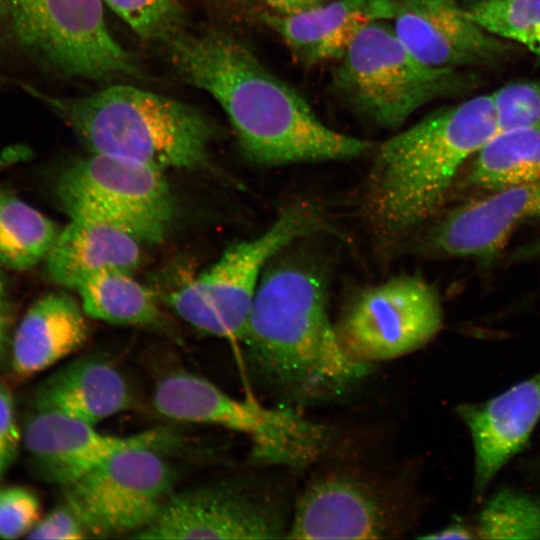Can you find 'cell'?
Wrapping results in <instances>:
<instances>
[{"label": "cell", "mask_w": 540, "mask_h": 540, "mask_svg": "<svg viewBox=\"0 0 540 540\" xmlns=\"http://www.w3.org/2000/svg\"><path fill=\"white\" fill-rule=\"evenodd\" d=\"M496 133L490 93L434 111L383 142L365 193L376 232L398 239L422 224L462 165Z\"/></svg>", "instance_id": "3"}, {"label": "cell", "mask_w": 540, "mask_h": 540, "mask_svg": "<svg viewBox=\"0 0 540 540\" xmlns=\"http://www.w3.org/2000/svg\"><path fill=\"white\" fill-rule=\"evenodd\" d=\"M141 38L166 41L180 31L177 0H102Z\"/></svg>", "instance_id": "27"}, {"label": "cell", "mask_w": 540, "mask_h": 540, "mask_svg": "<svg viewBox=\"0 0 540 540\" xmlns=\"http://www.w3.org/2000/svg\"><path fill=\"white\" fill-rule=\"evenodd\" d=\"M393 20L400 41L428 66L455 69L489 64L509 52L454 0H399Z\"/></svg>", "instance_id": "15"}, {"label": "cell", "mask_w": 540, "mask_h": 540, "mask_svg": "<svg viewBox=\"0 0 540 540\" xmlns=\"http://www.w3.org/2000/svg\"><path fill=\"white\" fill-rule=\"evenodd\" d=\"M141 243L111 226L71 220L48 253L46 271L54 283L75 289L87 278L103 271L131 272L141 260Z\"/></svg>", "instance_id": "21"}, {"label": "cell", "mask_w": 540, "mask_h": 540, "mask_svg": "<svg viewBox=\"0 0 540 540\" xmlns=\"http://www.w3.org/2000/svg\"><path fill=\"white\" fill-rule=\"evenodd\" d=\"M88 334L82 306L67 293H48L28 308L11 337V368L21 378L38 374L76 352Z\"/></svg>", "instance_id": "19"}, {"label": "cell", "mask_w": 540, "mask_h": 540, "mask_svg": "<svg viewBox=\"0 0 540 540\" xmlns=\"http://www.w3.org/2000/svg\"><path fill=\"white\" fill-rule=\"evenodd\" d=\"M318 227L316 212L308 205L287 207L264 233L231 245L210 267L171 292L168 304L195 329L239 341L261 270L279 251Z\"/></svg>", "instance_id": "7"}, {"label": "cell", "mask_w": 540, "mask_h": 540, "mask_svg": "<svg viewBox=\"0 0 540 540\" xmlns=\"http://www.w3.org/2000/svg\"><path fill=\"white\" fill-rule=\"evenodd\" d=\"M54 190L71 220L111 226L142 245L162 242L174 216L164 172L122 157L79 159L59 174Z\"/></svg>", "instance_id": "8"}, {"label": "cell", "mask_w": 540, "mask_h": 540, "mask_svg": "<svg viewBox=\"0 0 540 540\" xmlns=\"http://www.w3.org/2000/svg\"><path fill=\"white\" fill-rule=\"evenodd\" d=\"M456 411L472 437L474 492L480 497L497 472L526 446L540 418V371L483 403L460 404Z\"/></svg>", "instance_id": "17"}, {"label": "cell", "mask_w": 540, "mask_h": 540, "mask_svg": "<svg viewBox=\"0 0 540 540\" xmlns=\"http://www.w3.org/2000/svg\"><path fill=\"white\" fill-rule=\"evenodd\" d=\"M491 95L497 133L540 120V81L508 84Z\"/></svg>", "instance_id": "28"}, {"label": "cell", "mask_w": 540, "mask_h": 540, "mask_svg": "<svg viewBox=\"0 0 540 540\" xmlns=\"http://www.w3.org/2000/svg\"><path fill=\"white\" fill-rule=\"evenodd\" d=\"M166 43L180 76L219 103L244 154L257 164L349 159L373 146L324 124L299 91L228 32L179 31Z\"/></svg>", "instance_id": "1"}, {"label": "cell", "mask_w": 540, "mask_h": 540, "mask_svg": "<svg viewBox=\"0 0 540 540\" xmlns=\"http://www.w3.org/2000/svg\"><path fill=\"white\" fill-rule=\"evenodd\" d=\"M528 220H540V178L452 209L429 230L426 243L443 255L488 260Z\"/></svg>", "instance_id": "16"}, {"label": "cell", "mask_w": 540, "mask_h": 540, "mask_svg": "<svg viewBox=\"0 0 540 540\" xmlns=\"http://www.w3.org/2000/svg\"><path fill=\"white\" fill-rule=\"evenodd\" d=\"M443 318L436 288L402 275L357 294L334 326L348 356L372 365L420 349L442 329Z\"/></svg>", "instance_id": "11"}, {"label": "cell", "mask_w": 540, "mask_h": 540, "mask_svg": "<svg viewBox=\"0 0 540 540\" xmlns=\"http://www.w3.org/2000/svg\"><path fill=\"white\" fill-rule=\"evenodd\" d=\"M340 96L375 124L400 127L430 101L463 85L454 68H437L416 59L385 20L367 23L334 69Z\"/></svg>", "instance_id": "5"}, {"label": "cell", "mask_w": 540, "mask_h": 540, "mask_svg": "<svg viewBox=\"0 0 540 540\" xmlns=\"http://www.w3.org/2000/svg\"><path fill=\"white\" fill-rule=\"evenodd\" d=\"M152 403L159 414L172 420L246 434L253 443V456L261 462L303 465L315 460L326 446V428L289 409L236 399L185 370L164 375L156 383Z\"/></svg>", "instance_id": "6"}, {"label": "cell", "mask_w": 540, "mask_h": 540, "mask_svg": "<svg viewBox=\"0 0 540 540\" xmlns=\"http://www.w3.org/2000/svg\"><path fill=\"white\" fill-rule=\"evenodd\" d=\"M163 450L151 446L121 450L64 487L65 501L90 536L133 538L154 522L176 482Z\"/></svg>", "instance_id": "10"}, {"label": "cell", "mask_w": 540, "mask_h": 540, "mask_svg": "<svg viewBox=\"0 0 540 540\" xmlns=\"http://www.w3.org/2000/svg\"><path fill=\"white\" fill-rule=\"evenodd\" d=\"M89 531L76 510L66 501L40 517L26 538L78 540L89 537Z\"/></svg>", "instance_id": "30"}, {"label": "cell", "mask_w": 540, "mask_h": 540, "mask_svg": "<svg viewBox=\"0 0 540 540\" xmlns=\"http://www.w3.org/2000/svg\"><path fill=\"white\" fill-rule=\"evenodd\" d=\"M540 178V120L495 134L476 154L469 181L491 192Z\"/></svg>", "instance_id": "22"}, {"label": "cell", "mask_w": 540, "mask_h": 540, "mask_svg": "<svg viewBox=\"0 0 540 540\" xmlns=\"http://www.w3.org/2000/svg\"><path fill=\"white\" fill-rule=\"evenodd\" d=\"M464 9L485 31L540 56V0H476Z\"/></svg>", "instance_id": "26"}, {"label": "cell", "mask_w": 540, "mask_h": 540, "mask_svg": "<svg viewBox=\"0 0 540 540\" xmlns=\"http://www.w3.org/2000/svg\"><path fill=\"white\" fill-rule=\"evenodd\" d=\"M11 320L5 306L0 305V362L5 358L10 350L11 337L10 334Z\"/></svg>", "instance_id": "34"}, {"label": "cell", "mask_w": 540, "mask_h": 540, "mask_svg": "<svg viewBox=\"0 0 540 540\" xmlns=\"http://www.w3.org/2000/svg\"><path fill=\"white\" fill-rule=\"evenodd\" d=\"M289 524L267 495L236 483L173 492L160 514L135 539H276Z\"/></svg>", "instance_id": "12"}, {"label": "cell", "mask_w": 540, "mask_h": 540, "mask_svg": "<svg viewBox=\"0 0 540 540\" xmlns=\"http://www.w3.org/2000/svg\"><path fill=\"white\" fill-rule=\"evenodd\" d=\"M40 511V501L30 489L0 485V538L26 537L40 519Z\"/></svg>", "instance_id": "29"}, {"label": "cell", "mask_w": 540, "mask_h": 540, "mask_svg": "<svg viewBox=\"0 0 540 540\" xmlns=\"http://www.w3.org/2000/svg\"><path fill=\"white\" fill-rule=\"evenodd\" d=\"M7 27L30 55L68 75L109 79L136 72L109 32L102 0H3Z\"/></svg>", "instance_id": "9"}, {"label": "cell", "mask_w": 540, "mask_h": 540, "mask_svg": "<svg viewBox=\"0 0 540 540\" xmlns=\"http://www.w3.org/2000/svg\"><path fill=\"white\" fill-rule=\"evenodd\" d=\"M7 27V18L5 12L4 1L0 0V37L4 33V29Z\"/></svg>", "instance_id": "35"}, {"label": "cell", "mask_w": 540, "mask_h": 540, "mask_svg": "<svg viewBox=\"0 0 540 540\" xmlns=\"http://www.w3.org/2000/svg\"><path fill=\"white\" fill-rule=\"evenodd\" d=\"M279 14H294L318 7L324 0H262Z\"/></svg>", "instance_id": "33"}, {"label": "cell", "mask_w": 540, "mask_h": 540, "mask_svg": "<svg viewBox=\"0 0 540 540\" xmlns=\"http://www.w3.org/2000/svg\"><path fill=\"white\" fill-rule=\"evenodd\" d=\"M173 436L153 429L128 436L104 434L96 425L34 407L22 426V445L43 481L67 487L115 453L137 446L166 449Z\"/></svg>", "instance_id": "14"}, {"label": "cell", "mask_w": 540, "mask_h": 540, "mask_svg": "<svg viewBox=\"0 0 540 540\" xmlns=\"http://www.w3.org/2000/svg\"><path fill=\"white\" fill-rule=\"evenodd\" d=\"M476 537L540 539V499L512 489L496 492L480 511Z\"/></svg>", "instance_id": "25"}, {"label": "cell", "mask_w": 540, "mask_h": 540, "mask_svg": "<svg viewBox=\"0 0 540 540\" xmlns=\"http://www.w3.org/2000/svg\"><path fill=\"white\" fill-rule=\"evenodd\" d=\"M22 445V428L19 426L13 396L0 381V485L14 463Z\"/></svg>", "instance_id": "31"}, {"label": "cell", "mask_w": 540, "mask_h": 540, "mask_svg": "<svg viewBox=\"0 0 540 540\" xmlns=\"http://www.w3.org/2000/svg\"><path fill=\"white\" fill-rule=\"evenodd\" d=\"M239 341L258 378L292 401L339 396L372 370L343 350L324 281L304 264L281 263L263 274Z\"/></svg>", "instance_id": "2"}, {"label": "cell", "mask_w": 540, "mask_h": 540, "mask_svg": "<svg viewBox=\"0 0 540 540\" xmlns=\"http://www.w3.org/2000/svg\"><path fill=\"white\" fill-rule=\"evenodd\" d=\"M423 539H474L476 532L462 521H455L448 526L434 531L431 534L421 536Z\"/></svg>", "instance_id": "32"}, {"label": "cell", "mask_w": 540, "mask_h": 540, "mask_svg": "<svg viewBox=\"0 0 540 540\" xmlns=\"http://www.w3.org/2000/svg\"><path fill=\"white\" fill-rule=\"evenodd\" d=\"M44 100L91 151L153 168L193 170L206 164L216 135L212 122L189 104L129 85L74 98L26 86Z\"/></svg>", "instance_id": "4"}, {"label": "cell", "mask_w": 540, "mask_h": 540, "mask_svg": "<svg viewBox=\"0 0 540 540\" xmlns=\"http://www.w3.org/2000/svg\"><path fill=\"white\" fill-rule=\"evenodd\" d=\"M403 529L404 512L395 495L369 477L336 470L305 487L285 538L383 539Z\"/></svg>", "instance_id": "13"}, {"label": "cell", "mask_w": 540, "mask_h": 540, "mask_svg": "<svg viewBox=\"0 0 540 540\" xmlns=\"http://www.w3.org/2000/svg\"><path fill=\"white\" fill-rule=\"evenodd\" d=\"M399 0H336L294 14H263L261 19L294 57L310 66L339 59L367 23L393 20Z\"/></svg>", "instance_id": "18"}, {"label": "cell", "mask_w": 540, "mask_h": 540, "mask_svg": "<svg viewBox=\"0 0 540 540\" xmlns=\"http://www.w3.org/2000/svg\"><path fill=\"white\" fill-rule=\"evenodd\" d=\"M131 389L118 368L100 356H81L61 366L38 387L33 406L98 423L132 406Z\"/></svg>", "instance_id": "20"}, {"label": "cell", "mask_w": 540, "mask_h": 540, "mask_svg": "<svg viewBox=\"0 0 540 540\" xmlns=\"http://www.w3.org/2000/svg\"><path fill=\"white\" fill-rule=\"evenodd\" d=\"M6 301V282L3 274L0 271V305L5 306Z\"/></svg>", "instance_id": "36"}, {"label": "cell", "mask_w": 540, "mask_h": 540, "mask_svg": "<svg viewBox=\"0 0 540 540\" xmlns=\"http://www.w3.org/2000/svg\"><path fill=\"white\" fill-rule=\"evenodd\" d=\"M56 224L13 193L0 189V266L28 270L50 252Z\"/></svg>", "instance_id": "24"}, {"label": "cell", "mask_w": 540, "mask_h": 540, "mask_svg": "<svg viewBox=\"0 0 540 540\" xmlns=\"http://www.w3.org/2000/svg\"><path fill=\"white\" fill-rule=\"evenodd\" d=\"M85 314L114 325L149 326L160 320L153 294L131 272H99L77 288Z\"/></svg>", "instance_id": "23"}]
</instances>
